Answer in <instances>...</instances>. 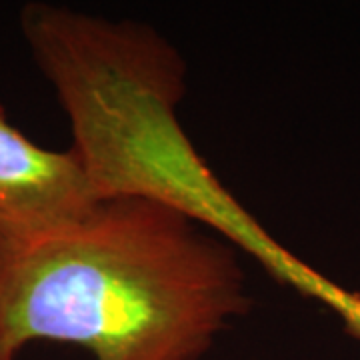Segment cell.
<instances>
[{"label":"cell","instance_id":"4","mask_svg":"<svg viewBox=\"0 0 360 360\" xmlns=\"http://www.w3.org/2000/svg\"><path fill=\"white\" fill-rule=\"evenodd\" d=\"M286 286L330 310L340 321L345 333L360 340V292L340 286L304 260L296 262Z\"/></svg>","mask_w":360,"mask_h":360},{"label":"cell","instance_id":"2","mask_svg":"<svg viewBox=\"0 0 360 360\" xmlns=\"http://www.w3.org/2000/svg\"><path fill=\"white\" fill-rule=\"evenodd\" d=\"M20 30L104 200L134 194L174 206L269 266L281 245L222 186L180 124L188 70L167 37L139 20L49 2L25 4Z\"/></svg>","mask_w":360,"mask_h":360},{"label":"cell","instance_id":"3","mask_svg":"<svg viewBox=\"0 0 360 360\" xmlns=\"http://www.w3.org/2000/svg\"><path fill=\"white\" fill-rule=\"evenodd\" d=\"M103 200L72 146L49 150L28 141L0 104V245L63 231Z\"/></svg>","mask_w":360,"mask_h":360},{"label":"cell","instance_id":"1","mask_svg":"<svg viewBox=\"0 0 360 360\" xmlns=\"http://www.w3.org/2000/svg\"><path fill=\"white\" fill-rule=\"evenodd\" d=\"M250 310L243 250L155 198L112 196L0 245V360L34 340L94 360H202Z\"/></svg>","mask_w":360,"mask_h":360}]
</instances>
